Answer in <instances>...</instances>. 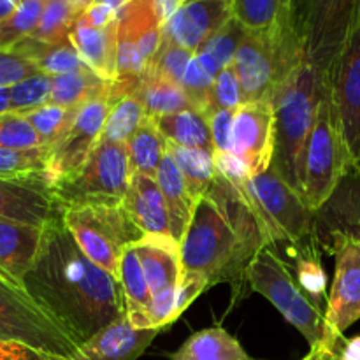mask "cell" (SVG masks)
Here are the masks:
<instances>
[{
    "label": "cell",
    "instance_id": "db71d44e",
    "mask_svg": "<svg viewBox=\"0 0 360 360\" xmlns=\"http://www.w3.org/2000/svg\"><path fill=\"white\" fill-rule=\"evenodd\" d=\"M18 6V0H0V21L6 20Z\"/></svg>",
    "mask_w": 360,
    "mask_h": 360
},
{
    "label": "cell",
    "instance_id": "6da1fadb",
    "mask_svg": "<svg viewBox=\"0 0 360 360\" xmlns=\"http://www.w3.org/2000/svg\"><path fill=\"white\" fill-rule=\"evenodd\" d=\"M25 287L79 345L127 316L120 281L84 255L62 214L46 227L41 257Z\"/></svg>",
    "mask_w": 360,
    "mask_h": 360
},
{
    "label": "cell",
    "instance_id": "83f0119b",
    "mask_svg": "<svg viewBox=\"0 0 360 360\" xmlns=\"http://www.w3.org/2000/svg\"><path fill=\"white\" fill-rule=\"evenodd\" d=\"M136 95L143 102L146 115L150 118L195 109L181 84L174 83L164 76H158L151 70H146L144 76L141 77Z\"/></svg>",
    "mask_w": 360,
    "mask_h": 360
},
{
    "label": "cell",
    "instance_id": "52a82bcc",
    "mask_svg": "<svg viewBox=\"0 0 360 360\" xmlns=\"http://www.w3.org/2000/svg\"><path fill=\"white\" fill-rule=\"evenodd\" d=\"M350 172V158L334 108L329 76L326 74L315 125L306 151L302 199L309 210L320 213Z\"/></svg>",
    "mask_w": 360,
    "mask_h": 360
},
{
    "label": "cell",
    "instance_id": "d590c367",
    "mask_svg": "<svg viewBox=\"0 0 360 360\" xmlns=\"http://www.w3.org/2000/svg\"><path fill=\"white\" fill-rule=\"evenodd\" d=\"M46 0H18L9 16L0 21V51H13L21 41L30 37L44 13Z\"/></svg>",
    "mask_w": 360,
    "mask_h": 360
},
{
    "label": "cell",
    "instance_id": "f6af8a7d",
    "mask_svg": "<svg viewBox=\"0 0 360 360\" xmlns=\"http://www.w3.org/2000/svg\"><path fill=\"white\" fill-rule=\"evenodd\" d=\"M210 281L206 276L199 273H190V271H183L181 280H179L178 288H176L174 295V308H172L171 320L172 323L188 309V306L202 294L206 288H210Z\"/></svg>",
    "mask_w": 360,
    "mask_h": 360
},
{
    "label": "cell",
    "instance_id": "7dc6e473",
    "mask_svg": "<svg viewBox=\"0 0 360 360\" xmlns=\"http://www.w3.org/2000/svg\"><path fill=\"white\" fill-rule=\"evenodd\" d=\"M236 111H217L210 116V129L217 155L231 153L232 146V123ZM214 155V157H217Z\"/></svg>",
    "mask_w": 360,
    "mask_h": 360
},
{
    "label": "cell",
    "instance_id": "cb8c5ba5",
    "mask_svg": "<svg viewBox=\"0 0 360 360\" xmlns=\"http://www.w3.org/2000/svg\"><path fill=\"white\" fill-rule=\"evenodd\" d=\"M120 285L125 297L129 322L136 329H153L151 327L153 295H151L143 266L132 245L123 252L122 260H120Z\"/></svg>",
    "mask_w": 360,
    "mask_h": 360
},
{
    "label": "cell",
    "instance_id": "7bdbcfd3",
    "mask_svg": "<svg viewBox=\"0 0 360 360\" xmlns=\"http://www.w3.org/2000/svg\"><path fill=\"white\" fill-rule=\"evenodd\" d=\"M193 55L195 53L188 51V49L181 48L176 42H172L171 39L164 37L162 39L160 48H158V51L155 53L150 65H148V70L181 84L183 74H185L188 63L192 62Z\"/></svg>",
    "mask_w": 360,
    "mask_h": 360
},
{
    "label": "cell",
    "instance_id": "d4e9b609",
    "mask_svg": "<svg viewBox=\"0 0 360 360\" xmlns=\"http://www.w3.org/2000/svg\"><path fill=\"white\" fill-rule=\"evenodd\" d=\"M155 179H157L158 186L162 190V195L165 199V204H167L169 217H171L172 238L178 243H181L183 236H185L186 229H188L190 220H192L195 202L190 197L181 169L178 167V164H176V160L169 151L162 158Z\"/></svg>",
    "mask_w": 360,
    "mask_h": 360
},
{
    "label": "cell",
    "instance_id": "ba28073f",
    "mask_svg": "<svg viewBox=\"0 0 360 360\" xmlns=\"http://www.w3.org/2000/svg\"><path fill=\"white\" fill-rule=\"evenodd\" d=\"M62 221L84 255L120 281V260L143 238L123 204L86 202L62 207Z\"/></svg>",
    "mask_w": 360,
    "mask_h": 360
},
{
    "label": "cell",
    "instance_id": "836d02e7",
    "mask_svg": "<svg viewBox=\"0 0 360 360\" xmlns=\"http://www.w3.org/2000/svg\"><path fill=\"white\" fill-rule=\"evenodd\" d=\"M146 118V109L136 94L116 98L109 102V112L101 139L127 144Z\"/></svg>",
    "mask_w": 360,
    "mask_h": 360
},
{
    "label": "cell",
    "instance_id": "60d3db41",
    "mask_svg": "<svg viewBox=\"0 0 360 360\" xmlns=\"http://www.w3.org/2000/svg\"><path fill=\"white\" fill-rule=\"evenodd\" d=\"M214 77H217V74H214L197 55H193L192 62L188 63L185 74H183V90L188 95L193 108H195L197 111L204 112V115H206L207 108H210Z\"/></svg>",
    "mask_w": 360,
    "mask_h": 360
},
{
    "label": "cell",
    "instance_id": "277c9868",
    "mask_svg": "<svg viewBox=\"0 0 360 360\" xmlns=\"http://www.w3.org/2000/svg\"><path fill=\"white\" fill-rule=\"evenodd\" d=\"M269 248L283 245L295 262H320L319 218L301 193L295 192L273 167L252 176L243 185Z\"/></svg>",
    "mask_w": 360,
    "mask_h": 360
},
{
    "label": "cell",
    "instance_id": "3957f363",
    "mask_svg": "<svg viewBox=\"0 0 360 360\" xmlns=\"http://www.w3.org/2000/svg\"><path fill=\"white\" fill-rule=\"evenodd\" d=\"M326 74L302 60L273 97L274 153L271 167L302 195L304 165Z\"/></svg>",
    "mask_w": 360,
    "mask_h": 360
},
{
    "label": "cell",
    "instance_id": "7402d4cb",
    "mask_svg": "<svg viewBox=\"0 0 360 360\" xmlns=\"http://www.w3.org/2000/svg\"><path fill=\"white\" fill-rule=\"evenodd\" d=\"M122 204L130 220L144 236L172 238L171 217L157 179L144 174H132Z\"/></svg>",
    "mask_w": 360,
    "mask_h": 360
},
{
    "label": "cell",
    "instance_id": "e0dca14e",
    "mask_svg": "<svg viewBox=\"0 0 360 360\" xmlns=\"http://www.w3.org/2000/svg\"><path fill=\"white\" fill-rule=\"evenodd\" d=\"M274 109L273 102H246L234 112L231 155L248 176L260 174L273 164Z\"/></svg>",
    "mask_w": 360,
    "mask_h": 360
},
{
    "label": "cell",
    "instance_id": "681fc988",
    "mask_svg": "<svg viewBox=\"0 0 360 360\" xmlns=\"http://www.w3.org/2000/svg\"><path fill=\"white\" fill-rule=\"evenodd\" d=\"M350 176L352 185L348 186L347 197H345V218L350 224V229H343V231L360 234V174Z\"/></svg>",
    "mask_w": 360,
    "mask_h": 360
},
{
    "label": "cell",
    "instance_id": "d6a6232c",
    "mask_svg": "<svg viewBox=\"0 0 360 360\" xmlns=\"http://www.w3.org/2000/svg\"><path fill=\"white\" fill-rule=\"evenodd\" d=\"M232 16L246 32H271L290 23V0H232Z\"/></svg>",
    "mask_w": 360,
    "mask_h": 360
},
{
    "label": "cell",
    "instance_id": "f5cc1de1",
    "mask_svg": "<svg viewBox=\"0 0 360 360\" xmlns=\"http://www.w3.org/2000/svg\"><path fill=\"white\" fill-rule=\"evenodd\" d=\"M333 354H329L327 350H323V348H313V350H309L308 354L304 355L301 360H334Z\"/></svg>",
    "mask_w": 360,
    "mask_h": 360
},
{
    "label": "cell",
    "instance_id": "7c38bea8",
    "mask_svg": "<svg viewBox=\"0 0 360 360\" xmlns=\"http://www.w3.org/2000/svg\"><path fill=\"white\" fill-rule=\"evenodd\" d=\"M336 255L333 288L326 308V338L322 348L336 357L345 330L360 320V234L333 231Z\"/></svg>",
    "mask_w": 360,
    "mask_h": 360
},
{
    "label": "cell",
    "instance_id": "d6986e66",
    "mask_svg": "<svg viewBox=\"0 0 360 360\" xmlns=\"http://www.w3.org/2000/svg\"><path fill=\"white\" fill-rule=\"evenodd\" d=\"M232 18V0L185 2L164 25V37L197 53Z\"/></svg>",
    "mask_w": 360,
    "mask_h": 360
},
{
    "label": "cell",
    "instance_id": "8992f818",
    "mask_svg": "<svg viewBox=\"0 0 360 360\" xmlns=\"http://www.w3.org/2000/svg\"><path fill=\"white\" fill-rule=\"evenodd\" d=\"M304 60L290 23L271 32H246L234 69L246 102L269 101L288 74Z\"/></svg>",
    "mask_w": 360,
    "mask_h": 360
},
{
    "label": "cell",
    "instance_id": "4316f807",
    "mask_svg": "<svg viewBox=\"0 0 360 360\" xmlns=\"http://www.w3.org/2000/svg\"><path fill=\"white\" fill-rule=\"evenodd\" d=\"M153 120L167 143L178 144L183 148H195V150H204L207 153L217 155L210 120L204 112L197 111V109H188V111L172 112V115L158 116Z\"/></svg>",
    "mask_w": 360,
    "mask_h": 360
},
{
    "label": "cell",
    "instance_id": "11a10c76",
    "mask_svg": "<svg viewBox=\"0 0 360 360\" xmlns=\"http://www.w3.org/2000/svg\"><path fill=\"white\" fill-rule=\"evenodd\" d=\"M11 108V97H9V88H0V116L4 112L9 111Z\"/></svg>",
    "mask_w": 360,
    "mask_h": 360
},
{
    "label": "cell",
    "instance_id": "e575fe53",
    "mask_svg": "<svg viewBox=\"0 0 360 360\" xmlns=\"http://www.w3.org/2000/svg\"><path fill=\"white\" fill-rule=\"evenodd\" d=\"M246 30L234 16L213 35L207 39L206 44L195 53L214 74L220 72L227 65H231L236 58L239 46L245 39Z\"/></svg>",
    "mask_w": 360,
    "mask_h": 360
},
{
    "label": "cell",
    "instance_id": "ffe728a7",
    "mask_svg": "<svg viewBox=\"0 0 360 360\" xmlns=\"http://www.w3.org/2000/svg\"><path fill=\"white\" fill-rule=\"evenodd\" d=\"M46 239V227L0 221V274L4 280L25 287V280L34 271Z\"/></svg>",
    "mask_w": 360,
    "mask_h": 360
},
{
    "label": "cell",
    "instance_id": "4dcf8cb0",
    "mask_svg": "<svg viewBox=\"0 0 360 360\" xmlns=\"http://www.w3.org/2000/svg\"><path fill=\"white\" fill-rule=\"evenodd\" d=\"M13 51L30 58L32 62L37 63L41 72L49 74V76L81 72L88 69L70 41L60 42V44H44V42L27 37Z\"/></svg>",
    "mask_w": 360,
    "mask_h": 360
},
{
    "label": "cell",
    "instance_id": "680465c9",
    "mask_svg": "<svg viewBox=\"0 0 360 360\" xmlns=\"http://www.w3.org/2000/svg\"><path fill=\"white\" fill-rule=\"evenodd\" d=\"M186 2H193V0H186Z\"/></svg>",
    "mask_w": 360,
    "mask_h": 360
},
{
    "label": "cell",
    "instance_id": "1f68e13d",
    "mask_svg": "<svg viewBox=\"0 0 360 360\" xmlns=\"http://www.w3.org/2000/svg\"><path fill=\"white\" fill-rule=\"evenodd\" d=\"M127 146H129L130 172L157 178L158 165H160L164 155L167 153V139L162 136L153 118L148 116L141 123Z\"/></svg>",
    "mask_w": 360,
    "mask_h": 360
},
{
    "label": "cell",
    "instance_id": "8fae6325",
    "mask_svg": "<svg viewBox=\"0 0 360 360\" xmlns=\"http://www.w3.org/2000/svg\"><path fill=\"white\" fill-rule=\"evenodd\" d=\"M130 178L129 146L101 139L76 172L53 181V193L62 207L86 202L122 204Z\"/></svg>",
    "mask_w": 360,
    "mask_h": 360
},
{
    "label": "cell",
    "instance_id": "816d5d0a",
    "mask_svg": "<svg viewBox=\"0 0 360 360\" xmlns=\"http://www.w3.org/2000/svg\"><path fill=\"white\" fill-rule=\"evenodd\" d=\"M334 360H360V336L352 338V340L345 338Z\"/></svg>",
    "mask_w": 360,
    "mask_h": 360
},
{
    "label": "cell",
    "instance_id": "5bb4252c",
    "mask_svg": "<svg viewBox=\"0 0 360 360\" xmlns=\"http://www.w3.org/2000/svg\"><path fill=\"white\" fill-rule=\"evenodd\" d=\"M327 76L350 158V174H357L360 171V16Z\"/></svg>",
    "mask_w": 360,
    "mask_h": 360
},
{
    "label": "cell",
    "instance_id": "f1b7e54d",
    "mask_svg": "<svg viewBox=\"0 0 360 360\" xmlns=\"http://www.w3.org/2000/svg\"><path fill=\"white\" fill-rule=\"evenodd\" d=\"M167 151L172 155L178 167L181 169L190 197L197 204V200L202 199L213 188L218 176H220L217 162H214V155L204 150L183 148L172 143H167Z\"/></svg>",
    "mask_w": 360,
    "mask_h": 360
},
{
    "label": "cell",
    "instance_id": "8d00e7d4",
    "mask_svg": "<svg viewBox=\"0 0 360 360\" xmlns=\"http://www.w3.org/2000/svg\"><path fill=\"white\" fill-rule=\"evenodd\" d=\"M81 13L83 11L65 0H46L44 13L37 28L32 32L30 39L44 42V44H60V42L69 41L74 21Z\"/></svg>",
    "mask_w": 360,
    "mask_h": 360
},
{
    "label": "cell",
    "instance_id": "9f6ffc18",
    "mask_svg": "<svg viewBox=\"0 0 360 360\" xmlns=\"http://www.w3.org/2000/svg\"><path fill=\"white\" fill-rule=\"evenodd\" d=\"M65 2L72 4V6L77 7V9H79V11H84L88 6H91V4H94L95 0H65Z\"/></svg>",
    "mask_w": 360,
    "mask_h": 360
},
{
    "label": "cell",
    "instance_id": "30bf717a",
    "mask_svg": "<svg viewBox=\"0 0 360 360\" xmlns=\"http://www.w3.org/2000/svg\"><path fill=\"white\" fill-rule=\"evenodd\" d=\"M0 340L58 357H76V338L27 290L0 278Z\"/></svg>",
    "mask_w": 360,
    "mask_h": 360
},
{
    "label": "cell",
    "instance_id": "ee69618b",
    "mask_svg": "<svg viewBox=\"0 0 360 360\" xmlns=\"http://www.w3.org/2000/svg\"><path fill=\"white\" fill-rule=\"evenodd\" d=\"M0 148L6 150H34L44 148L34 127L20 112L7 111L0 116Z\"/></svg>",
    "mask_w": 360,
    "mask_h": 360
},
{
    "label": "cell",
    "instance_id": "94428289",
    "mask_svg": "<svg viewBox=\"0 0 360 360\" xmlns=\"http://www.w3.org/2000/svg\"><path fill=\"white\" fill-rule=\"evenodd\" d=\"M357 174H360V171H359V172H357Z\"/></svg>",
    "mask_w": 360,
    "mask_h": 360
},
{
    "label": "cell",
    "instance_id": "f546056e",
    "mask_svg": "<svg viewBox=\"0 0 360 360\" xmlns=\"http://www.w3.org/2000/svg\"><path fill=\"white\" fill-rule=\"evenodd\" d=\"M109 86H111V83L98 77L90 69L81 70V72L60 74V76H53L48 104L60 105V108L65 109H76L91 98L109 94Z\"/></svg>",
    "mask_w": 360,
    "mask_h": 360
},
{
    "label": "cell",
    "instance_id": "74e56055",
    "mask_svg": "<svg viewBox=\"0 0 360 360\" xmlns=\"http://www.w3.org/2000/svg\"><path fill=\"white\" fill-rule=\"evenodd\" d=\"M76 109H65L60 108V105L46 104L37 109H32V111L23 112V116L34 127L42 146L49 150L60 139V136L65 132L67 127L70 125Z\"/></svg>",
    "mask_w": 360,
    "mask_h": 360
},
{
    "label": "cell",
    "instance_id": "bcb514c9",
    "mask_svg": "<svg viewBox=\"0 0 360 360\" xmlns=\"http://www.w3.org/2000/svg\"><path fill=\"white\" fill-rule=\"evenodd\" d=\"M41 72L37 63L16 51H0V88H9L21 79Z\"/></svg>",
    "mask_w": 360,
    "mask_h": 360
},
{
    "label": "cell",
    "instance_id": "9a60e30c",
    "mask_svg": "<svg viewBox=\"0 0 360 360\" xmlns=\"http://www.w3.org/2000/svg\"><path fill=\"white\" fill-rule=\"evenodd\" d=\"M132 246L153 295L151 327L162 330L172 323L176 288L183 273L181 246L174 238L167 236H143Z\"/></svg>",
    "mask_w": 360,
    "mask_h": 360
},
{
    "label": "cell",
    "instance_id": "ab89813d",
    "mask_svg": "<svg viewBox=\"0 0 360 360\" xmlns=\"http://www.w3.org/2000/svg\"><path fill=\"white\" fill-rule=\"evenodd\" d=\"M53 76L46 72H37L34 76H28L21 79L20 83L9 86L11 108L13 112H23L37 109L49 102V94H51Z\"/></svg>",
    "mask_w": 360,
    "mask_h": 360
},
{
    "label": "cell",
    "instance_id": "44dd1931",
    "mask_svg": "<svg viewBox=\"0 0 360 360\" xmlns=\"http://www.w3.org/2000/svg\"><path fill=\"white\" fill-rule=\"evenodd\" d=\"M158 333V329H136L123 316L84 341L74 360H137Z\"/></svg>",
    "mask_w": 360,
    "mask_h": 360
},
{
    "label": "cell",
    "instance_id": "ac0fdd59",
    "mask_svg": "<svg viewBox=\"0 0 360 360\" xmlns=\"http://www.w3.org/2000/svg\"><path fill=\"white\" fill-rule=\"evenodd\" d=\"M60 214L49 174L0 178V221L48 227Z\"/></svg>",
    "mask_w": 360,
    "mask_h": 360
},
{
    "label": "cell",
    "instance_id": "2e32d148",
    "mask_svg": "<svg viewBox=\"0 0 360 360\" xmlns=\"http://www.w3.org/2000/svg\"><path fill=\"white\" fill-rule=\"evenodd\" d=\"M108 112V94L91 98L76 109L70 125L48 150V171L53 181L72 174L86 162L101 141Z\"/></svg>",
    "mask_w": 360,
    "mask_h": 360
},
{
    "label": "cell",
    "instance_id": "f907efd6",
    "mask_svg": "<svg viewBox=\"0 0 360 360\" xmlns=\"http://www.w3.org/2000/svg\"><path fill=\"white\" fill-rule=\"evenodd\" d=\"M116 14H118V9H115L109 4L94 2L81 13V16L94 27H105L116 20Z\"/></svg>",
    "mask_w": 360,
    "mask_h": 360
},
{
    "label": "cell",
    "instance_id": "4fadbf2b",
    "mask_svg": "<svg viewBox=\"0 0 360 360\" xmlns=\"http://www.w3.org/2000/svg\"><path fill=\"white\" fill-rule=\"evenodd\" d=\"M162 39L157 0H127L116 14V79L141 81Z\"/></svg>",
    "mask_w": 360,
    "mask_h": 360
},
{
    "label": "cell",
    "instance_id": "f35d334b",
    "mask_svg": "<svg viewBox=\"0 0 360 360\" xmlns=\"http://www.w3.org/2000/svg\"><path fill=\"white\" fill-rule=\"evenodd\" d=\"M49 174L48 150H6L0 148V178H25V176Z\"/></svg>",
    "mask_w": 360,
    "mask_h": 360
},
{
    "label": "cell",
    "instance_id": "9c48e42d",
    "mask_svg": "<svg viewBox=\"0 0 360 360\" xmlns=\"http://www.w3.org/2000/svg\"><path fill=\"white\" fill-rule=\"evenodd\" d=\"M360 16V0H290V27L304 58L327 74Z\"/></svg>",
    "mask_w": 360,
    "mask_h": 360
},
{
    "label": "cell",
    "instance_id": "6f0895ef",
    "mask_svg": "<svg viewBox=\"0 0 360 360\" xmlns=\"http://www.w3.org/2000/svg\"><path fill=\"white\" fill-rule=\"evenodd\" d=\"M178 2H179V4H181V6H183V4H185V2H186V0H178Z\"/></svg>",
    "mask_w": 360,
    "mask_h": 360
},
{
    "label": "cell",
    "instance_id": "603a6c76",
    "mask_svg": "<svg viewBox=\"0 0 360 360\" xmlns=\"http://www.w3.org/2000/svg\"><path fill=\"white\" fill-rule=\"evenodd\" d=\"M69 41L88 69L108 83L116 79V20L105 27H94L79 14Z\"/></svg>",
    "mask_w": 360,
    "mask_h": 360
},
{
    "label": "cell",
    "instance_id": "484cf974",
    "mask_svg": "<svg viewBox=\"0 0 360 360\" xmlns=\"http://www.w3.org/2000/svg\"><path fill=\"white\" fill-rule=\"evenodd\" d=\"M171 360H252L243 345L224 327H210L193 333Z\"/></svg>",
    "mask_w": 360,
    "mask_h": 360
},
{
    "label": "cell",
    "instance_id": "c3c4849f",
    "mask_svg": "<svg viewBox=\"0 0 360 360\" xmlns=\"http://www.w3.org/2000/svg\"><path fill=\"white\" fill-rule=\"evenodd\" d=\"M0 360H72L58 355L46 354V352L34 350L30 347H25L14 341L0 340Z\"/></svg>",
    "mask_w": 360,
    "mask_h": 360
},
{
    "label": "cell",
    "instance_id": "7a4b0ae2",
    "mask_svg": "<svg viewBox=\"0 0 360 360\" xmlns=\"http://www.w3.org/2000/svg\"><path fill=\"white\" fill-rule=\"evenodd\" d=\"M179 246L183 271L202 274L211 287L229 283L234 294H243L250 264L269 243L243 185H232L220 174L213 188L197 200Z\"/></svg>",
    "mask_w": 360,
    "mask_h": 360
},
{
    "label": "cell",
    "instance_id": "91938a15",
    "mask_svg": "<svg viewBox=\"0 0 360 360\" xmlns=\"http://www.w3.org/2000/svg\"><path fill=\"white\" fill-rule=\"evenodd\" d=\"M0 278H2V274H0ZM2 280H4V278H2Z\"/></svg>",
    "mask_w": 360,
    "mask_h": 360
},
{
    "label": "cell",
    "instance_id": "b9f144b4",
    "mask_svg": "<svg viewBox=\"0 0 360 360\" xmlns=\"http://www.w3.org/2000/svg\"><path fill=\"white\" fill-rule=\"evenodd\" d=\"M243 104H245V95H243V88L239 83L238 72L234 69V63H231L214 77L206 116L210 118L217 111H238Z\"/></svg>",
    "mask_w": 360,
    "mask_h": 360
},
{
    "label": "cell",
    "instance_id": "5b68a950",
    "mask_svg": "<svg viewBox=\"0 0 360 360\" xmlns=\"http://www.w3.org/2000/svg\"><path fill=\"white\" fill-rule=\"evenodd\" d=\"M248 287L264 295L290 326L309 343V350L322 348L326 338V311L320 302L302 287L292 267L273 252L264 248L248 267Z\"/></svg>",
    "mask_w": 360,
    "mask_h": 360
}]
</instances>
